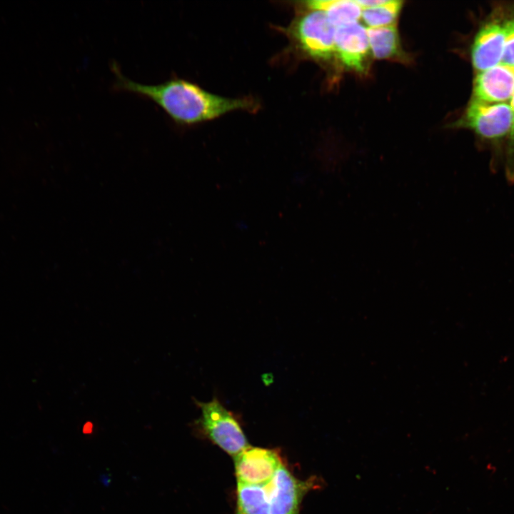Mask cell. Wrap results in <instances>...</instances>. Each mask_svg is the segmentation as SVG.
Returning a JSON list of instances; mask_svg holds the SVG:
<instances>
[{
    "mask_svg": "<svg viewBox=\"0 0 514 514\" xmlns=\"http://www.w3.org/2000/svg\"><path fill=\"white\" fill-rule=\"evenodd\" d=\"M510 105L513 113V124L509 134L505 173L508 181L510 183H514V94L511 98Z\"/></svg>",
    "mask_w": 514,
    "mask_h": 514,
    "instance_id": "15",
    "label": "cell"
},
{
    "mask_svg": "<svg viewBox=\"0 0 514 514\" xmlns=\"http://www.w3.org/2000/svg\"><path fill=\"white\" fill-rule=\"evenodd\" d=\"M402 4L400 1H387L378 6L362 9L361 18L369 28L395 25Z\"/></svg>",
    "mask_w": 514,
    "mask_h": 514,
    "instance_id": "13",
    "label": "cell"
},
{
    "mask_svg": "<svg viewBox=\"0 0 514 514\" xmlns=\"http://www.w3.org/2000/svg\"><path fill=\"white\" fill-rule=\"evenodd\" d=\"M306 6L323 11L335 28L358 22L362 13V8L353 0H314L307 1Z\"/></svg>",
    "mask_w": 514,
    "mask_h": 514,
    "instance_id": "10",
    "label": "cell"
},
{
    "mask_svg": "<svg viewBox=\"0 0 514 514\" xmlns=\"http://www.w3.org/2000/svg\"><path fill=\"white\" fill-rule=\"evenodd\" d=\"M335 29V51L338 58L348 69L364 71L370 49L367 29L358 22Z\"/></svg>",
    "mask_w": 514,
    "mask_h": 514,
    "instance_id": "7",
    "label": "cell"
},
{
    "mask_svg": "<svg viewBox=\"0 0 514 514\" xmlns=\"http://www.w3.org/2000/svg\"><path fill=\"white\" fill-rule=\"evenodd\" d=\"M234 459L237 483L266 485L283 463L278 450L249 446Z\"/></svg>",
    "mask_w": 514,
    "mask_h": 514,
    "instance_id": "6",
    "label": "cell"
},
{
    "mask_svg": "<svg viewBox=\"0 0 514 514\" xmlns=\"http://www.w3.org/2000/svg\"><path fill=\"white\" fill-rule=\"evenodd\" d=\"M512 124L510 104H489L473 99L458 125L473 129L484 138L494 140L509 135Z\"/></svg>",
    "mask_w": 514,
    "mask_h": 514,
    "instance_id": "5",
    "label": "cell"
},
{
    "mask_svg": "<svg viewBox=\"0 0 514 514\" xmlns=\"http://www.w3.org/2000/svg\"><path fill=\"white\" fill-rule=\"evenodd\" d=\"M514 94V67L503 64L479 71L473 86L474 98L489 103H506Z\"/></svg>",
    "mask_w": 514,
    "mask_h": 514,
    "instance_id": "8",
    "label": "cell"
},
{
    "mask_svg": "<svg viewBox=\"0 0 514 514\" xmlns=\"http://www.w3.org/2000/svg\"><path fill=\"white\" fill-rule=\"evenodd\" d=\"M505 40L501 64L514 67V19L504 22Z\"/></svg>",
    "mask_w": 514,
    "mask_h": 514,
    "instance_id": "14",
    "label": "cell"
},
{
    "mask_svg": "<svg viewBox=\"0 0 514 514\" xmlns=\"http://www.w3.org/2000/svg\"><path fill=\"white\" fill-rule=\"evenodd\" d=\"M114 89L128 91L154 102L178 126H191L209 121L235 110L256 111L258 104L246 97L231 99L208 92L188 80L171 77L158 84L135 82L124 76L116 63Z\"/></svg>",
    "mask_w": 514,
    "mask_h": 514,
    "instance_id": "1",
    "label": "cell"
},
{
    "mask_svg": "<svg viewBox=\"0 0 514 514\" xmlns=\"http://www.w3.org/2000/svg\"><path fill=\"white\" fill-rule=\"evenodd\" d=\"M201 414L193 423L195 431L234 458L250 446L238 416L216 396L208 402L194 400Z\"/></svg>",
    "mask_w": 514,
    "mask_h": 514,
    "instance_id": "2",
    "label": "cell"
},
{
    "mask_svg": "<svg viewBox=\"0 0 514 514\" xmlns=\"http://www.w3.org/2000/svg\"><path fill=\"white\" fill-rule=\"evenodd\" d=\"M505 40L504 23L487 22L477 33L471 49L473 66L478 71L500 64Z\"/></svg>",
    "mask_w": 514,
    "mask_h": 514,
    "instance_id": "9",
    "label": "cell"
},
{
    "mask_svg": "<svg viewBox=\"0 0 514 514\" xmlns=\"http://www.w3.org/2000/svg\"><path fill=\"white\" fill-rule=\"evenodd\" d=\"M335 31L323 11L309 9L297 18L291 33L297 44L308 56L328 60L336 53Z\"/></svg>",
    "mask_w": 514,
    "mask_h": 514,
    "instance_id": "3",
    "label": "cell"
},
{
    "mask_svg": "<svg viewBox=\"0 0 514 514\" xmlns=\"http://www.w3.org/2000/svg\"><path fill=\"white\" fill-rule=\"evenodd\" d=\"M357 4L362 8V9H366V8H372L375 6H378L380 5H382L387 2L386 0H358L356 1Z\"/></svg>",
    "mask_w": 514,
    "mask_h": 514,
    "instance_id": "16",
    "label": "cell"
},
{
    "mask_svg": "<svg viewBox=\"0 0 514 514\" xmlns=\"http://www.w3.org/2000/svg\"><path fill=\"white\" fill-rule=\"evenodd\" d=\"M234 514H271L265 485L237 483Z\"/></svg>",
    "mask_w": 514,
    "mask_h": 514,
    "instance_id": "11",
    "label": "cell"
},
{
    "mask_svg": "<svg viewBox=\"0 0 514 514\" xmlns=\"http://www.w3.org/2000/svg\"><path fill=\"white\" fill-rule=\"evenodd\" d=\"M321 481L316 476L301 480L283 463L265 485L271 514H299L303 498L309 491L319 488Z\"/></svg>",
    "mask_w": 514,
    "mask_h": 514,
    "instance_id": "4",
    "label": "cell"
},
{
    "mask_svg": "<svg viewBox=\"0 0 514 514\" xmlns=\"http://www.w3.org/2000/svg\"><path fill=\"white\" fill-rule=\"evenodd\" d=\"M366 29L370 48L375 58L389 59L399 54L400 39L395 25Z\"/></svg>",
    "mask_w": 514,
    "mask_h": 514,
    "instance_id": "12",
    "label": "cell"
}]
</instances>
